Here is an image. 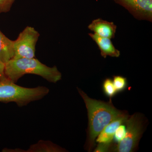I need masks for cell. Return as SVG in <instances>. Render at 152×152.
<instances>
[{
    "mask_svg": "<svg viewBox=\"0 0 152 152\" xmlns=\"http://www.w3.org/2000/svg\"><path fill=\"white\" fill-rule=\"evenodd\" d=\"M122 6L135 18L152 21V0H113Z\"/></svg>",
    "mask_w": 152,
    "mask_h": 152,
    "instance_id": "cell-6",
    "label": "cell"
},
{
    "mask_svg": "<svg viewBox=\"0 0 152 152\" xmlns=\"http://www.w3.org/2000/svg\"><path fill=\"white\" fill-rule=\"evenodd\" d=\"M117 26L113 22L101 18L93 20L88 26V28L100 37L111 39L115 37Z\"/></svg>",
    "mask_w": 152,
    "mask_h": 152,
    "instance_id": "cell-7",
    "label": "cell"
},
{
    "mask_svg": "<svg viewBox=\"0 0 152 152\" xmlns=\"http://www.w3.org/2000/svg\"><path fill=\"white\" fill-rule=\"evenodd\" d=\"M39 34L34 28L26 27L13 41L14 57L12 59L32 58L35 57L36 45Z\"/></svg>",
    "mask_w": 152,
    "mask_h": 152,
    "instance_id": "cell-5",
    "label": "cell"
},
{
    "mask_svg": "<svg viewBox=\"0 0 152 152\" xmlns=\"http://www.w3.org/2000/svg\"><path fill=\"white\" fill-rule=\"evenodd\" d=\"M77 89L83 99L88 111V148L91 151L101 131L112 121L127 113L116 108L111 102H105L91 99L81 90L78 88Z\"/></svg>",
    "mask_w": 152,
    "mask_h": 152,
    "instance_id": "cell-1",
    "label": "cell"
},
{
    "mask_svg": "<svg viewBox=\"0 0 152 152\" xmlns=\"http://www.w3.org/2000/svg\"><path fill=\"white\" fill-rule=\"evenodd\" d=\"M125 124L126 136L116 146L112 147V151L131 152L137 148L143 129V121L140 114L135 113L129 117Z\"/></svg>",
    "mask_w": 152,
    "mask_h": 152,
    "instance_id": "cell-4",
    "label": "cell"
},
{
    "mask_svg": "<svg viewBox=\"0 0 152 152\" xmlns=\"http://www.w3.org/2000/svg\"><path fill=\"white\" fill-rule=\"evenodd\" d=\"M15 0H0V14L8 12Z\"/></svg>",
    "mask_w": 152,
    "mask_h": 152,
    "instance_id": "cell-15",
    "label": "cell"
},
{
    "mask_svg": "<svg viewBox=\"0 0 152 152\" xmlns=\"http://www.w3.org/2000/svg\"><path fill=\"white\" fill-rule=\"evenodd\" d=\"M129 117L126 114L112 121L99 134L96 142L99 143H111L117 128L120 125L126 122Z\"/></svg>",
    "mask_w": 152,
    "mask_h": 152,
    "instance_id": "cell-9",
    "label": "cell"
},
{
    "mask_svg": "<svg viewBox=\"0 0 152 152\" xmlns=\"http://www.w3.org/2000/svg\"><path fill=\"white\" fill-rule=\"evenodd\" d=\"M6 77L14 83L26 74H33L56 83L61 80V73L56 66H48L35 58L12 59L5 64Z\"/></svg>",
    "mask_w": 152,
    "mask_h": 152,
    "instance_id": "cell-2",
    "label": "cell"
},
{
    "mask_svg": "<svg viewBox=\"0 0 152 152\" xmlns=\"http://www.w3.org/2000/svg\"><path fill=\"white\" fill-rule=\"evenodd\" d=\"M13 57V41L7 37L0 31V60L5 64Z\"/></svg>",
    "mask_w": 152,
    "mask_h": 152,
    "instance_id": "cell-10",
    "label": "cell"
},
{
    "mask_svg": "<svg viewBox=\"0 0 152 152\" xmlns=\"http://www.w3.org/2000/svg\"><path fill=\"white\" fill-rule=\"evenodd\" d=\"M66 149L49 140H40L33 144L26 152H64Z\"/></svg>",
    "mask_w": 152,
    "mask_h": 152,
    "instance_id": "cell-11",
    "label": "cell"
},
{
    "mask_svg": "<svg viewBox=\"0 0 152 152\" xmlns=\"http://www.w3.org/2000/svg\"><path fill=\"white\" fill-rule=\"evenodd\" d=\"M5 64L0 60V81L6 78L4 74Z\"/></svg>",
    "mask_w": 152,
    "mask_h": 152,
    "instance_id": "cell-17",
    "label": "cell"
},
{
    "mask_svg": "<svg viewBox=\"0 0 152 152\" xmlns=\"http://www.w3.org/2000/svg\"><path fill=\"white\" fill-rule=\"evenodd\" d=\"M88 35L97 45L102 57L105 58L107 56L116 58L120 56V51L115 48L111 39L100 37L94 33H89Z\"/></svg>",
    "mask_w": 152,
    "mask_h": 152,
    "instance_id": "cell-8",
    "label": "cell"
},
{
    "mask_svg": "<svg viewBox=\"0 0 152 152\" xmlns=\"http://www.w3.org/2000/svg\"><path fill=\"white\" fill-rule=\"evenodd\" d=\"M102 88L106 96L110 98L113 97L118 93L114 86L113 80L110 78L106 79L104 81Z\"/></svg>",
    "mask_w": 152,
    "mask_h": 152,
    "instance_id": "cell-12",
    "label": "cell"
},
{
    "mask_svg": "<svg viewBox=\"0 0 152 152\" xmlns=\"http://www.w3.org/2000/svg\"><path fill=\"white\" fill-rule=\"evenodd\" d=\"M113 81L117 93L124 91L127 86V80L123 76H114Z\"/></svg>",
    "mask_w": 152,
    "mask_h": 152,
    "instance_id": "cell-13",
    "label": "cell"
},
{
    "mask_svg": "<svg viewBox=\"0 0 152 152\" xmlns=\"http://www.w3.org/2000/svg\"><path fill=\"white\" fill-rule=\"evenodd\" d=\"M111 143H99L95 149V152H106L110 151V148L111 149Z\"/></svg>",
    "mask_w": 152,
    "mask_h": 152,
    "instance_id": "cell-16",
    "label": "cell"
},
{
    "mask_svg": "<svg viewBox=\"0 0 152 152\" xmlns=\"http://www.w3.org/2000/svg\"><path fill=\"white\" fill-rule=\"evenodd\" d=\"M126 132V128L125 123L120 125L115 132L113 137L115 141L117 142L118 143L121 141L124 138Z\"/></svg>",
    "mask_w": 152,
    "mask_h": 152,
    "instance_id": "cell-14",
    "label": "cell"
},
{
    "mask_svg": "<svg viewBox=\"0 0 152 152\" xmlns=\"http://www.w3.org/2000/svg\"><path fill=\"white\" fill-rule=\"evenodd\" d=\"M45 86L28 88L21 86L6 78L0 81V102L15 103L19 107H24L31 102L42 99L49 94Z\"/></svg>",
    "mask_w": 152,
    "mask_h": 152,
    "instance_id": "cell-3",
    "label": "cell"
}]
</instances>
